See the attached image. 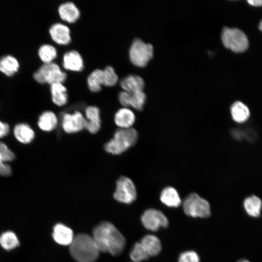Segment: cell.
<instances>
[{"label": "cell", "instance_id": "7a4b0ae2", "mask_svg": "<svg viewBox=\"0 0 262 262\" xmlns=\"http://www.w3.org/2000/svg\"><path fill=\"white\" fill-rule=\"evenodd\" d=\"M69 246L71 256L78 262H94L100 252L92 236L85 233L75 236Z\"/></svg>", "mask_w": 262, "mask_h": 262}, {"label": "cell", "instance_id": "8992f818", "mask_svg": "<svg viewBox=\"0 0 262 262\" xmlns=\"http://www.w3.org/2000/svg\"><path fill=\"white\" fill-rule=\"evenodd\" d=\"M129 53L132 64L137 66L144 67L152 58L153 48L151 44L135 38L130 46Z\"/></svg>", "mask_w": 262, "mask_h": 262}, {"label": "cell", "instance_id": "836d02e7", "mask_svg": "<svg viewBox=\"0 0 262 262\" xmlns=\"http://www.w3.org/2000/svg\"><path fill=\"white\" fill-rule=\"evenodd\" d=\"M10 132V127L7 123L0 120V139L7 136Z\"/></svg>", "mask_w": 262, "mask_h": 262}, {"label": "cell", "instance_id": "8fae6325", "mask_svg": "<svg viewBox=\"0 0 262 262\" xmlns=\"http://www.w3.org/2000/svg\"><path fill=\"white\" fill-rule=\"evenodd\" d=\"M146 98V95L143 90L134 92L123 90L118 94V100L124 107L131 106L138 111L142 110Z\"/></svg>", "mask_w": 262, "mask_h": 262}, {"label": "cell", "instance_id": "ffe728a7", "mask_svg": "<svg viewBox=\"0 0 262 262\" xmlns=\"http://www.w3.org/2000/svg\"><path fill=\"white\" fill-rule=\"evenodd\" d=\"M160 199L163 204L170 208L178 207L182 203L178 192L171 186L166 187L163 189Z\"/></svg>", "mask_w": 262, "mask_h": 262}, {"label": "cell", "instance_id": "e0dca14e", "mask_svg": "<svg viewBox=\"0 0 262 262\" xmlns=\"http://www.w3.org/2000/svg\"><path fill=\"white\" fill-rule=\"evenodd\" d=\"M52 237L58 244L64 245H70L74 236L72 229L62 224L55 225L53 229Z\"/></svg>", "mask_w": 262, "mask_h": 262}, {"label": "cell", "instance_id": "f1b7e54d", "mask_svg": "<svg viewBox=\"0 0 262 262\" xmlns=\"http://www.w3.org/2000/svg\"><path fill=\"white\" fill-rule=\"evenodd\" d=\"M103 82V69H96L92 71L87 77V85L89 89L92 92H96L100 90Z\"/></svg>", "mask_w": 262, "mask_h": 262}, {"label": "cell", "instance_id": "44dd1931", "mask_svg": "<svg viewBox=\"0 0 262 262\" xmlns=\"http://www.w3.org/2000/svg\"><path fill=\"white\" fill-rule=\"evenodd\" d=\"M120 84L123 90L128 92H134L143 90L144 82L140 76L130 74L122 78Z\"/></svg>", "mask_w": 262, "mask_h": 262}, {"label": "cell", "instance_id": "484cf974", "mask_svg": "<svg viewBox=\"0 0 262 262\" xmlns=\"http://www.w3.org/2000/svg\"><path fill=\"white\" fill-rule=\"evenodd\" d=\"M244 206L248 214L256 217L260 215L262 202L259 197L251 196L245 199Z\"/></svg>", "mask_w": 262, "mask_h": 262}, {"label": "cell", "instance_id": "d4e9b609", "mask_svg": "<svg viewBox=\"0 0 262 262\" xmlns=\"http://www.w3.org/2000/svg\"><path fill=\"white\" fill-rule=\"evenodd\" d=\"M230 114L232 119L238 123H242L247 120L250 112L248 108L241 101L235 102L230 107Z\"/></svg>", "mask_w": 262, "mask_h": 262}, {"label": "cell", "instance_id": "d6986e66", "mask_svg": "<svg viewBox=\"0 0 262 262\" xmlns=\"http://www.w3.org/2000/svg\"><path fill=\"white\" fill-rule=\"evenodd\" d=\"M13 133L19 142L24 144L32 142L35 137L33 130L29 125L25 123L16 124L14 128Z\"/></svg>", "mask_w": 262, "mask_h": 262}, {"label": "cell", "instance_id": "4fadbf2b", "mask_svg": "<svg viewBox=\"0 0 262 262\" xmlns=\"http://www.w3.org/2000/svg\"><path fill=\"white\" fill-rule=\"evenodd\" d=\"M15 159L14 153L6 144L0 141V175L9 177L12 175V169L8 163Z\"/></svg>", "mask_w": 262, "mask_h": 262}, {"label": "cell", "instance_id": "3957f363", "mask_svg": "<svg viewBox=\"0 0 262 262\" xmlns=\"http://www.w3.org/2000/svg\"><path fill=\"white\" fill-rule=\"evenodd\" d=\"M138 132L133 128L119 129L114 136L104 146L106 151L113 155H119L133 146L138 139Z\"/></svg>", "mask_w": 262, "mask_h": 262}, {"label": "cell", "instance_id": "277c9868", "mask_svg": "<svg viewBox=\"0 0 262 262\" xmlns=\"http://www.w3.org/2000/svg\"><path fill=\"white\" fill-rule=\"evenodd\" d=\"M184 213L192 217L207 218L211 215L209 202L196 193L188 195L182 202Z\"/></svg>", "mask_w": 262, "mask_h": 262}, {"label": "cell", "instance_id": "4dcf8cb0", "mask_svg": "<svg viewBox=\"0 0 262 262\" xmlns=\"http://www.w3.org/2000/svg\"><path fill=\"white\" fill-rule=\"evenodd\" d=\"M130 257L134 262H140L147 260L149 256L140 242L136 243L130 252Z\"/></svg>", "mask_w": 262, "mask_h": 262}, {"label": "cell", "instance_id": "d590c367", "mask_svg": "<svg viewBox=\"0 0 262 262\" xmlns=\"http://www.w3.org/2000/svg\"><path fill=\"white\" fill-rule=\"evenodd\" d=\"M259 28L261 31H262V20L260 22Z\"/></svg>", "mask_w": 262, "mask_h": 262}, {"label": "cell", "instance_id": "ba28073f", "mask_svg": "<svg viewBox=\"0 0 262 262\" xmlns=\"http://www.w3.org/2000/svg\"><path fill=\"white\" fill-rule=\"evenodd\" d=\"M136 189L132 180L127 177H120L116 181L114 198L120 202L130 204L136 199Z\"/></svg>", "mask_w": 262, "mask_h": 262}, {"label": "cell", "instance_id": "2e32d148", "mask_svg": "<svg viewBox=\"0 0 262 262\" xmlns=\"http://www.w3.org/2000/svg\"><path fill=\"white\" fill-rule=\"evenodd\" d=\"M114 121L119 129L131 128L135 121V115L131 110L123 107L115 113Z\"/></svg>", "mask_w": 262, "mask_h": 262}, {"label": "cell", "instance_id": "e575fe53", "mask_svg": "<svg viewBox=\"0 0 262 262\" xmlns=\"http://www.w3.org/2000/svg\"><path fill=\"white\" fill-rule=\"evenodd\" d=\"M248 3L253 6H261L262 5V0H249Z\"/></svg>", "mask_w": 262, "mask_h": 262}, {"label": "cell", "instance_id": "603a6c76", "mask_svg": "<svg viewBox=\"0 0 262 262\" xmlns=\"http://www.w3.org/2000/svg\"><path fill=\"white\" fill-rule=\"evenodd\" d=\"M58 124L57 116L53 112L47 111L39 116L37 125L40 130L46 132L53 131Z\"/></svg>", "mask_w": 262, "mask_h": 262}, {"label": "cell", "instance_id": "83f0119b", "mask_svg": "<svg viewBox=\"0 0 262 262\" xmlns=\"http://www.w3.org/2000/svg\"><path fill=\"white\" fill-rule=\"evenodd\" d=\"M19 244L17 236L12 231H5L0 235V245L5 250L13 249L19 246Z\"/></svg>", "mask_w": 262, "mask_h": 262}, {"label": "cell", "instance_id": "d6a6232c", "mask_svg": "<svg viewBox=\"0 0 262 262\" xmlns=\"http://www.w3.org/2000/svg\"><path fill=\"white\" fill-rule=\"evenodd\" d=\"M198 254L193 250H188L182 252L178 258V262H199Z\"/></svg>", "mask_w": 262, "mask_h": 262}, {"label": "cell", "instance_id": "6da1fadb", "mask_svg": "<svg viewBox=\"0 0 262 262\" xmlns=\"http://www.w3.org/2000/svg\"><path fill=\"white\" fill-rule=\"evenodd\" d=\"M92 237L99 251L114 256L124 250L126 240L121 233L111 223L103 222L93 229Z\"/></svg>", "mask_w": 262, "mask_h": 262}, {"label": "cell", "instance_id": "8d00e7d4", "mask_svg": "<svg viewBox=\"0 0 262 262\" xmlns=\"http://www.w3.org/2000/svg\"><path fill=\"white\" fill-rule=\"evenodd\" d=\"M237 262H249L246 260H240L238 261Z\"/></svg>", "mask_w": 262, "mask_h": 262}, {"label": "cell", "instance_id": "ac0fdd59", "mask_svg": "<svg viewBox=\"0 0 262 262\" xmlns=\"http://www.w3.org/2000/svg\"><path fill=\"white\" fill-rule=\"evenodd\" d=\"M60 17L69 23L75 22L80 16V10L75 4L71 1H66L61 4L58 7Z\"/></svg>", "mask_w": 262, "mask_h": 262}, {"label": "cell", "instance_id": "30bf717a", "mask_svg": "<svg viewBox=\"0 0 262 262\" xmlns=\"http://www.w3.org/2000/svg\"><path fill=\"white\" fill-rule=\"evenodd\" d=\"M85 117L82 114L76 111L73 113H65L62 119V126L65 132L74 133L84 129Z\"/></svg>", "mask_w": 262, "mask_h": 262}, {"label": "cell", "instance_id": "7402d4cb", "mask_svg": "<svg viewBox=\"0 0 262 262\" xmlns=\"http://www.w3.org/2000/svg\"><path fill=\"white\" fill-rule=\"evenodd\" d=\"M140 243L149 257L157 256L161 251V242L155 235L148 234L145 236L141 240Z\"/></svg>", "mask_w": 262, "mask_h": 262}, {"label": "cell", "instance_id": "52a82bcc", "mask_svg": "<svg viewBox=\"0 0 262 262\" xmlns=\"http://www.w3.org/2000/svg\"><path fill=\"white\" fill-rule=\"evenodd\" d=\"M33 78L39 83H48L50 85L56 82H64L66 74L56 63H44L33 74Z\"/></svg>", "mask_w": 262, "mask_h": 262}, {"label": "cell", "instance_id": "9c48e42d", "mask_svg": "<svg viewBox=\"0 0 262 262\" xmlns=\"http://www.w3.org/2000/svg\"><path fill=\"white\" fill-rule=\"evenodd\" d=\"M141 219L144 227L153 231H157L161 228H166L169 224L165 215L156 209L146 210L142 215Z\"/></svg>", "mask_w": 262, "mask_h": 262}, {"label": "cell", "instance_id": "cb8c5ba5", "mask_svg": "<svg viewBox=\"0 0 262 262\" xmlns=\"http://www.w3.org/2000/svg\"><path fill=\"white\" fill-rule=\"evenodd\" d=\"M66 88L62 82H56L50 85L51 98L53 103L59 106L65 105L68 100Z\"/></svg>", "mask_w": 262, "mask_h": 262}, {"label": "cell", "instance_id": "9a60e30c", "mask_svg": "<svg viewBox=\"0 0 262 262\" xmlns=\"http://www.w3.org/2000/svg\"><path fill=\"white\" fill-rule=\"evenodd\" d=\"M63 66L66 69L80 71L84 67L83 59L78 51L76 50L67 51L64 54Z\"/></svg>", "mask_w": 262, "mask_h": 262}, {"label": "cell", "instance_id": "5b68a950", "mask_svg": "<svg viewBox=\"0 0 262 262\" xmlns=\"http://www.w3.org/2000/svg\"><path fill=\"white\" fill-rule=\"evenodd\" d=\"M224 46L235 52L245 51L248 47V41L246 34L237 28L224 27L221 34Z\"/></svg>", "mask_w": 262, "mask_h": 262}, {"label": "cell", "instance_id": "7c38bea8", "mask_svg": "<svg viewBox=\"0 0 262 262\" xmlns=\"http://www.w3.org/2000/svg\"><path fill=\"white\" fill-rule=\"evenodd\" d=\"M84 129L94 134L98 131L101 127L100 110L96 106H89L85 111Z\"/></svg>", "mask_w": 262, "mask_h": 262}, {"label": "cell", "instance_id": "4316f807", "mask_svg": "<svg viewBox=\"0 0 262 262\" xmlns=\"http://www.w3.org/2000/svg\"><path fill=\"white\" fill-rule=\"evenodd\" d=\"M19 63L14 56L8 55L0 59V71L7 76H12L17 71Z\"/></svg>", "mask_w": 262, "mask_h": 262}, {"label": "cell", "instance_id": "5bb4252c", "mask_svg": "<svg viewBox=\"0 0 262 262\" xmlns=\"http://www.w3.org/2000/svg\"><path fill=\"white\" fill-rule=\"evenodd\" d=\"M49 32L53 40L58 44L66 45L71 41L70 29L64 24L60 22L53 24L50 27Z\"/></svg>", "mask_w": 262, "mask_h": 262}, {"label": "cell", "instance_id": "f546056e", "mask_svg": "<svg viewBox=\"0 0 262 262\" xmlns=\"http://www.w3.org/2000/svg\"><path fill=\"white\" fill-rule=\"evenodd\" d=\"M57 50L50 44H44L39 49L38 55L44 63L52 62L57 56Z\"/></svg>", "mask_w": 262, "mask_h": 262}, {"label": "cell", "instance_id": "1f68e13d", "mask_svg": "<svg viewBox=\"0 0 262 262\" xmlns=\"http://www.w3.org/2000/svg\"><path fill=\"white\" fill-rule=\"evenodd\" d=\"M103 85L107 86L115 85L117 82L118 77L114 68L107 66L103 69Z\"/></svg>", "mask_w": 262, "mask_h": 262}]
</instances>
